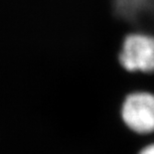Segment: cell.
Instances as JSON below:
<instances>
[{
  "label": "cell",
  "instance_id": "cell-1",
  "mask_svg": "<svg viewBox=\"0 0 154 154\" xmlns=\"http://www.w3.org/2000/svg\"><path fill=\"white\" fill-rule=\"evenodd\" d=\"M120 66L128 73H154V36L131 32L123 39L119 56Z\"/></svg>",
  "mask_w": 154,
  "mask_h": 154
},
{
  "label": "cell",
  "instance_id": "cell-2",
  "mask_svg": "<svg viewBox=\"0 0 154 154\" xmlns=\"http://www.w3.org/2000/svg\"><path fill=\"white\" fill-rule=\"evenodd\" d=\"M120 116L132 132L140 135L154 133V94L143 91L128 94L121 106Z\"/></svg>",
  "mask_w": 154,
  "mask_h": 154
},
{
  "label": "cell",
  "instance_id": "cell-3",
  "mask_svg": "<svg viewBox=\"0 0 154 154\" xmlns=\"http://www.w3.org/2000/svg\"><path fill=\"white\" fill-rule=\"evenodd\" d=\"M112 11L127 33L154 36V0H112Z\"/></svg>",
  "mask_w": 154,
  "mask_h": 154
},
{
  "label": "cell",
  "instance_id": "cell-4",
  "mask_svg": "<svg viewBox=\"0 0 154 154\" xmlns=\"http://www.w3.org/2000/svg\"><path fill=\"white\" fill-rule=\"evenodd\" d=\"M138 154H154V142H151L144 146L138 152Z\"/></svg>",
  "mask_w": 154,
  "mask_h": 154
}]
</instances>
